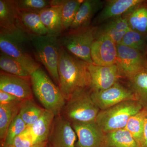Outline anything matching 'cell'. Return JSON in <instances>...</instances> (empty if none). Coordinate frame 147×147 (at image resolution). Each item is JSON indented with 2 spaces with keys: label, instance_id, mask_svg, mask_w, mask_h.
<instances>
[{
  "label": "cell",
  "instance_id": "obj_1",
  "mask_svg": "<svg viewBox=\"0 0 147 147\" xmlns=\"http://www.w3.org/2000/svg\"><path fill=\"white\" fill-rule=\"evenodd\" d=\"M88 65L61 47L58 63V86L66 100L75 92L90 88L91 81Z\"/></svg>",
  "mask_w": 147,
  "mask_h": 147
},
{
  "label": "cell",
  "instance_id": "obj_2",
  "mask_svg": "<svg viewBox=\"0 0 147 147\" xmlns=\"http://www.w3.org/2000/svg\"><path fill=\"white\" fill-rule=\"evenodd\" d=\"M0 49L18 61L31 75L40 67L35 57L30 34L21 26L18 20L13 28H0Z\"/></svg>",
  "mask_w": 147,
  "mask_h": 147
},
{
  "label": "cell",
  "instance_id": "obj_3",
  "mask_svg": "<svg viewBox=\"0 0 147 147\" xmlns=\"http://www.w3.org/2000/svg\"><path fill=\"white\" fill-rule=\"evenodd\" d=\"M30 81L33 92L44 109L53 113L55 117L61 115L66 100L59 86L40 67L32 74Z\"/></svg>",
  "mask_w": 147,
  "mask_h": 147
},
{
  "label": "cell",
  "instance_id": "obj_4",
  "mask_svg": "<svg viewBox=\"0 0 147 147\" xmlns=\"http://www.w3.org/2000/svg\"><path fill=\"white\" fill-rule=\"evenodd\" d=\"M96 26L93 25L69 30L58 36L60 45L76 57L89 64H93L91 56L92 45L95 39Z\"/></svg>",
  "mask_w": 147,
  "mask_h": 147
},
{
  "label": "cell",
  "instance_id": "obj_5",
  "mask_svg": "<svg viewBox=\"0 0 147 147\" xmlns=\"http://www.w3.org/2000/svg\"><path fill=\"white\" fill-rule=\"evenodd\" d=\"M144 107L136 100H129L119 103L105 110H100L96 122L105 133L125 128L132 116Z\"/></svg>",
  "mask_w": 147,
  "mask_h": 147
},
{
  "label": "cell",
  "instance_id": "obj_6",
  "mask_svg": "<svg viewBox=\"0 0 147 147\" xmlns=\"http://www.w3.org/2000/svg\"><path fill=\"white\" fill-rule=\"evenodd\" d=\"M30 37L36 59L45 66L54 82L59 85L58 63L61 46L58 36L30 34Z\"/></svg>",
  "mask_w": 147,
  "mask_h": 147
},
{
  "label": "cell",
  "instance_id": "obj_7",
  "mask_svg": "<svg viewBox=\"0 0 147 147\" xmlns=\"http://www.w3.org/2000/svg\"><path fill=\"white\" fill-rule=\"evenodd\" d=\"M91 92L87 88L74 93L63 110L64 117L72 123L95 122L100 110L92 99Z\"/></svg>",
  "mask_w": 147,
  "mask_h": 147
},
{
  "label": "cell",
  "instance_id": "obj_8",
  "mask_svg": "<svg viewBox=\"0 0 147 147\" xmlns=\"http://www.w3.org/2000/svg\"><path fill=\"white\" fill-rule=\"evenodd\" d=\"M117 54L116 65L122 78L128 81L145 69L147 61L145 53L120 43L117 44Z\"/></svg>",
  "mask_w": 147,
  "mask_h": 147
},
{
  "label": "cell",
  "instance_id": "obj_9",
  "mask_svg": "<svg viewBox=\"0 0 147 147\" xmlns=\"http://www.w3.org/2000/svg\"><path fill=\"white\" fill-rule=\"evenodd\" d=\"M91 96L100 110L108 109L127 100H137L133 91L119 82L107 89L92 91Z\"/></svg>",
  "mask_w": 147,
  "mask_h": 147
},
{
  "label": "cell",
  "instance_id": "obj_10",
  "mask_svg": "<svg viewBox=\"0 0 147 147\" xmlns=\"http://www.w3.org/2000/svg\"><path fill=\"white\" fill-rule=\"evenodd\" d=\"M117 44L108 36L96 34L91 50V56L94 64L110 66L116 64Z\"/></svg>",
  "mask_w": 147,
  "mask_h": 147
},
{
  "label": "cell",
  "instance_id": "obj_11",
  "mask_svg": "<svg viewBox=\"0 0 147 147\" xmlns=\"http://www.w3.org/2000/svg\"><path fill=\"white\" fill-rule=\"evenodd\" d=\"M77 137L70 121L59 115L55 117L48 142L52 147H76Z\"/></svg>",
  "mask_w": 147,
  "mask_h": 147
},
{
  "label": "cell",
  "instance_id": "obj_12",
  "mask_svg": "<svg viewBox=\"0 0 147 147\" xmlns=\"http://www.w3.org/2000/svg\"><path fill=\"white\" fill-rule=\"evenodd\" d=\"M77 137L76 147H105V133L95 122H73Z\"/></svg>",
  "mask_w": 147,
  "mask_h": 147
},
{
  "label": "cell",
  "instance_id": "obj_13",
  "mask_svg": "<svg viewBox=\"0 0 147 147\" xmlns=\"http://www.w3.org/2000/svg\"><path fill=\"white\" fill-rule=\"evenodd\" d=\"M88 69L91 81L90 89L92 91H98L109 88L122 78L116 64L100 66L91 64H89Z\"/></svg>",
  "mask_w": 147,
  "mask_h": 147
},
{
  "label": "cell",
  "instance_id": "obj_14",
  "mask_svg": "<svg viewBox=\"0 0 147 147\" xmlns=\"http://www.w3.org/2000/svg\"><path fill=\"white\" fill-rule=\"evenodd\" d=\"M30 79L1 71L0 90L15 96L22 100L32 98L33 91Z\"/></svg>",
  "mask_w": 147,
  "mask_h": 147
},
{
  "label": "cell",
  "instance_id": "obj_15",
  "mask_svg": "<svg viewBox=\"0 0 147 147\" xmlns=\"http://www.w3.org/2000/svg\"><path fill=\"white\" fill-rule=\"evenodd\" d=\"M142 0H108L95 18L92 25H100L118 16H122L130 7Z\"/></svg>",
  "mask_w": 147,
  "mask_h": 147
},
{
  "label": "cell",
  "instance_id": "obj_16",
  "mask_svg": "<svg viewBox=\"0 0 147 147\" xmlns=\"http://www.w3.org/2000/svg\"><path fill=\"white\" fill-rule=\"evenodd\" d=\"M105 1H83L69 30L85 28L90 25L94 16L103 8Z\"/></svg>",
  "mask_w": 147,
  "mask_h": 147
},
{
  "label": "cell",
  "instance_id": "obj_17",
  "mask_svg": "<svg viewBox=\"0 0 147 147\" xmlns=\"http://www.w3.org/2000/svg\"><path fill=\"white\" fill-rule=\"evenodd\" d=\"M122 16L131 30L147 35L146 0H142L141 2L131 7Z\"/></svg>",
  "mask_w": 147,
  "mask_h": 147
},
{
  "label": "cell",
  "instance_id": "obj_18",
  "mask_svg": "<svg viewBox=\"0 0 147 147\" xmlns=\"http://www.w3.org/2000/svg\"><path fill=\"white\" fill-rule=\"evenodd\" d=\"M62 8L61 5H51L39 13L47 34L58 36L63 33Z\"/></svg>",
  "mask_w": 147,
  "mask_h": 147
},
{
  "label": "cell",
  "instance_id": "obj_19",
  "mask_svg": "<svg viewBox=\"0 0 147 147\" xmlns=\"http://www.w3.org/2000/svg\"><path fill=\"white\" fill-rule=\"evenodd\" d=\"M55 117L53 113L45 109L38 120L31 126L28 127L37 144L48 141Z\"/></svg>",
  "mask_w": 147,
  "mask_h": 147
},
{
  "label": "cell",
  "instance_id": "obj_20",
  "mask_svg": "<svg viewBox=\"0 0 147 147\" xmlns=\"http://www.w3.org/2000/svg\"><path fill=\"white\" fill-rule=\"evenodd\" d=\"M19 12L15 0H0V28H14L16 26Z\"/></svg>",
  "mask_w": 147,
  "mask_h": 147
},
{
  "label": "cell",
  "instance_id": "obj_21",
  "mask_svg": "<svg viewBox=\"0 0 147 147\" xmlns=\"http://www.w3.org/2000/svg\"><path fill=\"white\" fill-rule=\"evenodd\" d=\"M18 21L21 26L30 34L41 36L48 34L39 13L20 11Z\"/></svg>",
  "mask_w": 147,
  "mask_h": 147
},
{
  "label": "cell",
  "instance_id": "obj_22",
  "mask_svg": "<svg viewBox=\"0 0 147 147\" xmlns=\"http://www.w3.org/2000/svg\"><path fill=\"white\" fill-rule=\"evenodd\" d=\"M21 101L0 104V139L4 142L7 129L12 121L19 113Z\"/></svg>",
  "mask_w": 147,
  "mask_h": 147
},
{
  "label": "cell",
  "instance_id": "obj_23",
  "mask_svg": "<svg viewBox=\"0 0 147 147\" xmlns=\"http://www.w3.org/2000/svg\"><path fill=\"white\" fill-rule=\"evenodd\" d=\"M105 147H141L125 129L105 134Z\"/></svg>",
  "mask_w": 147,
  "mask_h": 147
},
{
  "label": "cell",
  "instance_id": "obj_24",
  "mask_svg": "<svg viewBox=\"0 0 147 147\" xmlns=\"http://www.w3.org/2000/svg\"><path fill=\"white\" fill-rule=\"evenodd\" d=\"M83 1L52 0L51 5H62L63 27V32L69 30Z\"/></svg>",
  "mask_w": 147,
  "mask_h": 147
},
{
  "label": "cell",
  "instance_id": "obj_25",
  "mask_svg": "<svg viewBox=\"0 0 147 147\" xmlns=\"http://www.w3.org/2000/svg\"><path fill=\"white\" fill-rule=\"evenodd\" d=\"M128 81L129 88L134 92L137 101L147 110V69L139 72Z\"/></svg>",
  "mask_w": 147,
  "mask_h": 147
},
{
  "label": "cell",
  "instance_id": "obj_26",
  "mask_svg": "<svg viewBox=\"0 0 147 147\" xmlns=\"http://www.w3.org/2000/svg\"><path fill=\"white\" fill-rule=\"evenodd\" d=\"M45 110L37 105L32 98H31L21 101L18 115L27 126L29 127L38 120Z\"/></svg>",
  "mask_w": 147,
  "mask_h": 147
},
{
  "label": "cell",
  "instance_id": "obj_27",
  "mask_svg": "<svg viewBox=\"0 0 147 147\" xmlns=\"http://www.w3.org/2000/svg\"><path fill=\"white\" fill-rule=\"evenodd\" d=\"M1 71L15 76L30 79L31 74L26 69L15 59L1 51Z\"/></svg>",
  "mask_w": 147,
  "mask_h": 147
},
{
  "label": "cell",
  "instance_id": "obj_28",
  "mask_svg": "<svg viewBox=\"0 0 147 147\" xmlns=\"http://www.w3.org/2000/svg\"><path fill=\"white\" fill-rule=\"evenodd\" d=\"M147 114V109L143 108L129 119L125 128L131 134L141 147Z\"/></svg>",
  "mask_w": 147,
  "mask_h": 147
},
{
  "label": "cell",
  "instance_id": "obj_29",
  "mask_svg": "<svg viewBox=\"0 0 147 147\" xmlns=\"http://www.w3.org/2000/svg\"><path fill=\"white\" fill-rule=\"evenodd\" d=\"M121 43L139 50L145 54L146 45V36L130 30L123 36Z\"/></svg>",
  "mask_w": 147,
  "mask_h": 147
},
{
  "label": "cell",
  "instance_id": "obj_30",
  "mask_svg": "<svg viewBox=\"0 0 147 147\" xmlns=\"http://www.w3.org/2000/svg\"><path fill=\"white\" fill-rule=\"evenodd\" d=\"M20 11H27L39 13L51 6V1L47 0H15Z\"/></svg>",
  "mask_w": 147,
  "mask_h": 147
},
{
  "label": "cell",
  "instance_id": "obj_31",
  "mask_svg": "<svg viewBox=\"0 0 147 147\" xmlns=\"http://www.w3.org/2000/svg\"><path fill=\"white\" fill-rule=\"evenodd\" d=\"M27 127V125L18 114L9 127L4 142L3 143L6 144L12 145L14 139L24 132Z\"/></svg>",
  "mask_w": 147,
  "mask_h": 147
},
{
  "label": "cell",
  "instance_id": "obj_32",
  "mask_svg": "<svg viewBox=\"0 0 147 147\" xmlns=\"http://www.w3.org/2000/svg\"><path fill=\"white\" fill-rule=\"evenodd\" d=\"M96 26L95 33L96 34L106 35L117 44L121 43L123 36L126 32L118 31L110 21Z\"/></svg>",
  "mask_w": 147,
  "mask_h": 147
},
{
  "label": "cell",
  "instance_id": "obj_33",
  "mask_svg": "<svg viewBox=\"0 0 147 147\" xmlns=\"http://www.w3.org/2000/svg\"><path fill=\"white\" fill-rule=\"evenodd\" d=\"M36 144L33 135L28 127L14 139L12 145L14 147H31Z\"/></svg>",
  "mask_w": 147,
  "mask_h": 147
},
{
  "label": "cell",
  "instance_id": "obj_34",
  "mask_svg": "<svg viewBox=\"0 0 147 147\" xmlns=\"http://www.w3.org/2000/svg\"><path fill=\"white\" fill-rule=\"evenodd\" d=\"M109 21L119 32H127L131 30L127 22L123 17L122 15L113 18Z\"/></svg>",
  "mask_w": 147,
  "mask_h": 147
},
{
  "label": "cell",
  "instance_id": "obj_35",
  "mask_svg": "<svg viewBox=\"0 0 147 147\" xmlns=\"http://www.w3.org/2000/svg\"><path fill=\"white\" fill-rule=\"evenodd\" d=\"M15 96L0 90V104H7L21 101Z\"/></svg>",
  "mask_w": 147,
  "mask_h": 147
},
{
  "label": "cell",
  "instance_id": "obj_36",
  "mask_svg": "<svg viewBox=\"0 0 147 147\" xmlns=\"http://www.w3.org/2000/svg\"><path fill=\"white\" fill-rule=\"evenodd\" d=\"M141 147H147V114L145 118L143 140Z\"/></svg>",
  "mask_w": 147,
  "mask_h": 147
},
{
  "label": "cell",
  "instance_id": "obj_37",
  "mask_svg": "<svg viewBox=\"0 0 147 147\" xmlns=\"http://www.w3.org/2000/svg\"><path fill=\"white\" fill-rule=\"evenodd\" d=\"M48 141L46 142H40V143H37L35 144L31 147H47L48 145Z\"/></svg>",
  "mask_w": 147,
  "mask_h": 147
},
{
  "label": "cell",
  "instance_id": "obj_38",
  "mask_svg": "<svg viewBox=\"0 0 147 147\" xmlns=\"http://www.w3.org/2000/svg\"><path fill=\"white\" fill-rule=\"evenodd\" d=\"M1 147H14L12 145L6 144L5 143H3L1 144Z\"/></svg>",
  "mask_w": 147,
  "mask_h": 147
},
{
  "label": "cell",
  "instance_id": "obj_39",
  "mask_svg": "<svg viewBox=\"0 0 147 147\" xmlns=\"http://www.w3.org/2000/svg\"><path fill=\"white\" fill-rule=\"evenodd\" d=\"M145 55H146L147 61V35L146 36V51H145Z\"/></svg>",
  "mask_w": 147,
  "mask_h": 147
},
{
  "label": "cell",
  "instance_id": "obj_40",
  "mask_svg": "<svg viewBox=\"0 0 147 147\" xmlns=\"http://www.w3.org/2000/svg\"><path fill=\"white\" fill-rule=\"evenodd\" d=\"M47 147H52L51 146H50V144H48V146H47Z\"/></svg>",
  "mask_w": 147,
  "mask_h": 147
}]
</instances>
